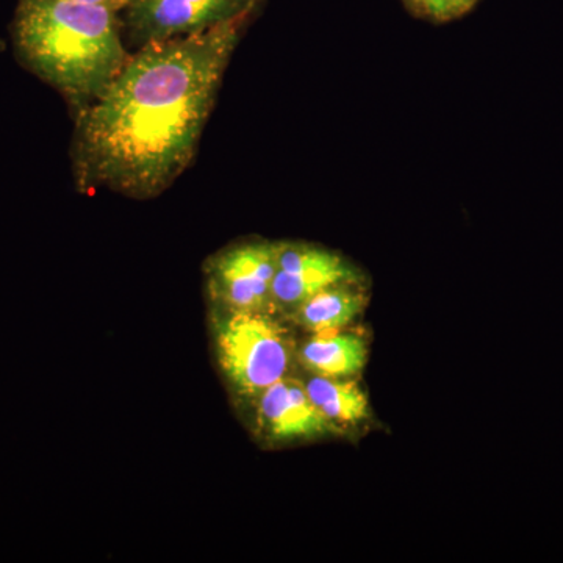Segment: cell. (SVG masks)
<instances>
[{
  "instance_id": "cell-1",
  "label": "cell",
  "mask_w": 563,
  "mask_h": 563,
  "mask_svg": "<svg viewBox=\"0 0 563 563\" xmlns=\"http://www.w3.org/2000/svg\"><path fill=\"white\" fill-rule=\"evenodd\" d=\"M252 14L133 52L101 98L74 114L79 191L147 201L187 172Z\"/></svg>"
},
{
  "instance_id": "cell-2",
  "label": "cell",
  "mask_w": 563,
  "mask_h": 563,
  "mask_svg": "<svg viewBox=\"0 0 563 563\" xmlns=\"http://www.w3.org/2000/svg\"><path fill=\"white\" fill-rule=\"evenodd\" d=\"M121 13L79 0H20L10 25L14 57L80 113L131 58Z\"/></svg>"
},
{
  "instance_id": "cell-3",
  "label": "cell",
  "mask_w": 563,
  "mask_h": 563,
  "mask_svg": "<svg viewBox=\"0 0 563 563\" xmlns=\"http://www.w3.org/2000/svg\"><path fill=\"white\" fill-rule=\"evenodd\" d=\"M214 328L218 362L233 390L258 398L290 372V335L272 313L225 312Z\"/></svg>"
},
{
  "instance_id": "cell-4",
  "label": "cell",
  "mask_w": 563,
  "mask_h": 563,
  "mask_svg": "<svg viewBox=\"0 0 563 563\" xmlns=\"http://www.w3.org/2000/svg\"><path fill=\"white\" fill-rule=\"evenodd\" d=\"M277 242L232 244L206 263L207 290L224 312L273 313Z\"/></svg>"
},
{
  "instance_id": "cell-5",
  "label": "cell",
  "mask_w": 563,
  "mask_h": 563,
  "mask_svg": "<svg viewBox=\"0 0 563 563\" xmlns=\"http://www.w3.org/2000/svg\"><path fill=\"white\" fill-rule=\"evenodd\" d=\"M262 0H131L122 11L125 40L133 49L195 35L254 13Z\"/></svg>"
},
{
  "instance_id": "cell-6",
  "label": "cell",
  "mask_w": 563,
  "mask_h": 563,
  "mask_svg": "<svg viewBox=\"0 0 563 563\" xmlns=\"http://www.w3.org/2000/svg\"><path fill=\"white\" fill-rule=\"evenodd\" d=\"M358 276L336 252L307 243L277 242L273 301L276 310L295 312L325 288L357 284Z\"/></svg>"
},
{
  "instance_id": "cell-7",
  "label": "cell",
  "mask_w": 563,
  "mask_h": 563,
  "mask_svg": "<svg viewBox=\"0 0 563 563\" xmlns=\"http://www.w3.org/2000/svg\"><path fill=\"white\" fill-rule=\"evenodd\" d=\"M257 402L258 426L273 442L313 439L336 429L314 406L306 384L290 377L266 388Z\"/></svg>"
},
{
  "instance_id": "cell-8",
  "label": "cell",
  "mask_w": 563,
  "mask_h": 563,
  "mask_svg": "<svg viewBox=\"0 0 563 563\" xmlns=\"http://www.w3.org/2000/svg\"><path fill=\"white\" fill-rule=\"evenodd\" d=\"M299 358L313 376L351 379L365 368L368 346L355 333H313L299 352Z\"/></svg>"
},
{
  "instance_id": "cell-9",
  "label": "cell",
  "mask_w": 563,
  "mask_h": 563,
  "mask_svg": "<svg viewBox=\"0 0 563 563\" xmlns=\"http://www.w3.org/2000/svg\"><path fill=\"white\" fill-rule=\"evenodd\" d=\"M365 302L355 284H340L317 292L291 314L312 333L340 332L363 312Z\"/></svg>"
},
{
  "instance_id": "cell-10",
  "label": "cell",
  "mask_w": 563,
  "mask_h": 563,
  "mask_svg": "<svg viewBox=\"0 0 563 563\" xmlns=\"http://www.w3.org/2000/svg\"><path fill=\"white\" fill-rule=\"evenodd\" d=\"M314 406L333 424H358L368 420V396L351 379L312 376L306 383Z\"/></svg>"
},
{
  "instance_id": "cell-11",
  "label": "cell",
  "mask_w": 563,
  "mask_h": 563,
  "mask_svg": "<svg viewBox=\"0 0 563 563\" xmlns=\"http://www.w3.org/2000/svg\"><path fill=\"white\" fill-rule=\"evenodd\" d=\"M477 0H420L417 14L433 22L459 20L476 5Z\"/></svg>"
},
{
  "instance_id": "cell-12",
  "label": "cell",
  "mask_w": 563,
  "mask_h": 563,
  "mask_svg": "<svg viewBox=\"0 0 563 563\" xmlns=\"http://www.w3.org/2000/svg\"><path fill=\"white\" fill-rule=\"evenodd\" d=\"M79 2L98 3V5L110 7L118 11H124L125 7L131 3V0H79Z\"/></svg>"
},
{
  "instance_id": "cell-13",
  "label": "cell",
  "mask_w": 563,
  "mask_h": 563,
  "mask_svg": "<svg viewBox=\"0 0 563 563\" xmlns=\"http://www.w3.org/2000/svg\"><path fill=\"white\" fill-rule=\"evenodd\" d=\"M404 2H406L407 7H410L413 13H417L418 7H420V0H404Z\"/></svg>"
},
{
  "instance_id": "cell-14",
  "label": "cell",
  "mask_w": 563,
  "mask_h": 563,
  "mask_svg": "<svg viewBox=\"0 0 563 563\" xmlns=\"http://www.w3.org/2000/svg\"><path fill=\"white\" fill-rule=\"evenodd\" d=\"M5 51V43H3L2 40H0V52Z\"/></svg>"
}]
</instances>
